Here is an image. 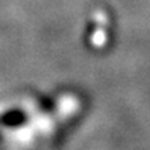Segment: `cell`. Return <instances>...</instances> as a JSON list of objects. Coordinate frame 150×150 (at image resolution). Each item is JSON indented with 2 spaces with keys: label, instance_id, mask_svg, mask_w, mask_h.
<instances>
[{
  "label": "cell",
  "instance_id": "obj_1",
  "mask_svg": "<svg viewBox=\"0 0 150 150\" xmlns=\"http://www.w3.org/2000/svg\"><path fill=\"white\" fill-rule=\"evenodd\" d=\"M107 42V35L106 32L103 31V28L100 27V29H97L96 32L93 33V36H92V43L97 46V47H102L104 43Z\"/></svg>",
  "mask_w": 150,
  "mask_h": 150
},
{
  "label": "cell",
  "instance_id": "obj_2",
  "mask_svg": "<svg viewBox=\"0 0 150 150\" xmlns=\"http://www.w3.org/2000/svg\"><path fill=\"white\" fill-rule=\"evenodd\" d=\"M96 22H97V25H99V27L106 25V24H107V16H106L104 13H102V11L96 13Z\"/></svg>",
  "mask_w": 150,
  "mask_h": 150
}]
</instances>
